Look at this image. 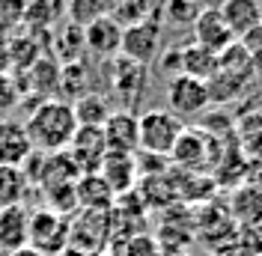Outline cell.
<instances>
[{"label":"cell","mask_w":262,"mask_h":256,"mask_svg":"<svg viewBox=\"0 0 262 256\" xmlns=\"http://www.w3.org/2000/svg\"><path fill=\"white\" fill-rule=\"evenodd\" d=\"M9 69V36L0 33V72Z\"/></svg>","instance_id":"cell-29"},{"label":"cell","mask_w":262,"mask_h":256,"mask_svg":"<svg viewBox=\"0 0 262 256\" xmlns=\"http://www.w3.org/2000/svg\"><path fill=\"white\" fill-rule=\"evenodd\" d=\"M98 176L107 182V188L119 197V194H131L134 182H137V164H134V155H116V152H107L101 167H98Z\"/></svg>","instance_id":"cell-14"},{"label":"cell","mask_w":262,"mask_h":256,"mask_svg":"<svg viewBox=\"0 0 262 256\" xmlns=\"http://www.w3.org/2000/svg\"><path fill=\"white\" fill-rule=\"evenodd\" d=\"M9 256H39L36 250H30V247H24V250H18V253H9Z\"/></svg>","instance_id":"cell-32"},{"label":"cell","mask_w":262,"mask_h":256,"mask_svg":"<svg viewBox=\"0 0 262 256\" xmlns=\"http://www.w3.org/2000/svg\"><path fill=\"white\" fill-rule=\"evenodd\" d=\"M27 137L33 143V152L42 155H54V152H66L75 131H78V119L69 101L51 98V101H39L27 116Z\"/></svg>","instance_id":"cell-1"},{"label":"cell","mask_w":262,"mask_h":256,"mask_svg":"<svg viewBox=\"0 0 262 256\" xmlns=\"http://www.w3.org/2000/svg\"><path fill=\"white\" fill-rule=\"evenodd\" d=\"M66 15V0H27L24 27L27 30H54V24Z\"/></svg>","instance_id":"cell-19"},{"label":"cell","mask_w":262,"mask_h":256,"mask_svg":"<svg viewBox=\"0 0 262 256\" xmlns=\"http://www.w3.org/2000/svg\"><path fill=\"white\" fill-rule=\"evenodd\" d=\"M182 131H185V122H182L176 113L152 108V111L137 116V143H140L137 152L167 158L173 152L176 140L182 137Z\"/></svg>","instance_id":"cell-2"},{"label":"cell","mask_w":262,"mask_h":256,"mask_svg":"<svg viewBox=\"0 0 262 256\" xmlns=\"http://www.w3.org/2000/svg\"><path fill=\"white\" fill-rule=\"evenodd\" d=\"M214 72H217V54L200 48L196 42L179 48V75H188V78H196V80L209 83L214 78Z\"/></svg>","instance_id":"cell-16"},{"label":"cell","mask_w":262,"mask_h":256,"mask_svg":"<svg viewBox=\"0 0 262 256\" xmlns=\"http://www.w3.org/2000/svg\"><path fill=\"white\" fill-rule=\"evenodd\" d=\"M18 98H21L18 80L9 72H0V119H6V113L18 104Z\"/></svg>","instance_id":"cell-27"},{"label":"cell","mask_w":262,"mask_h":256,"mask_svg":"<svg viewBox=\"0 0 262 256\" xmlns=\"http://www.w3.org/2000/svg\"><path fill=\"white\" fill-rule=\"evenodd\" d=\"M203 6L196 0H164V21L170 27H194Z\"/></svg>","instance_id":"cell-24"},{"label":"cell","mask_w":262,"mask_h":256,"mask_svg":"<svg viewBox=\"0 0 262 256\" xmlns=\"http://www.w3.org/2000/svg\"><path fill=\"white\" fill-rule=\"evenodd\" d=\"M83 45L98 60H114L122 51V24L111 15H101L90 27H83Z\"/></svg>","instance_id":"cell-9"},{"label":"cell","mask_w":262,"mask_h":256,"mask_svg":"<svg viewBox=\"0 0 262 256\" xmlns=\"http://www.w3.org/2000/svg\"><path fill=\"white\" fill-rule=\"evenodd\" d=\"M48 51H54V60L60 66L78 63L81 60V51H86V45H83V30L75 27V24H69V21H66L63 27H54L51 30V48Z\"/></svg>","instance_id":"cell-17"},{"label":"cell","mask_w":262,"mask_h":256,"mask_svg":"<svg viewBox=\"0 0 262 256\" xmlns=\"http://www.w3.org/2000/svg\"><path fill=\"white\" fill-rule=\"evenodd\" d=\"M27 191H30V182L21 167H0V208L21 206Z\"/></svg>","instance_id":"cell-21"},{"label":"cell","mask_w":262,"mask_h":256,"mask_svg":"<svg viewBox=\"0 0 262 256\" xmlns=\"http://www.w3.org/2000/svg\"><path fill=\"white\" fill-rule=\"evenodd\" d=\"M72 111L78 119V128H101L111 116V101L101 93H83L72 101Z\"/></svg>","instance_id":"cell-18"},{"label":"cell","mask_w":262,"mask_h":256,"mask_svg":"<svg viewBox=\"0 0 262 256\" xmlns=\"http://www.w3.org/2000/svg\"><path fill=\"white\" fill-rule=\"evenodd\" d=\"M75 197H78V208H83V211H111L116 203V194L107 188V182L98 173H86L78 179Z\"/></svg>","instance_id":"cell-15"},{"label":"cell","mask_w":262,"mask_h":256,"mask_svg":"<svg viewBox=\"0 0 262 256\" xmlns=\"http://www.w3.org/2000/svg\"><path fill=\"white\" fill-rule=\"evenodd\" d=\"M69 229H72V218L57 215L51 208H36V211H30L27 247L36 250L39 256H60L69 247Z\"/></svg>","instance_id":"cell-3"},{"label":"cell","mask_w":262,"mask_h":256,"mask_svg":"<svg viewBox=\"0 0 262 256\" xmlns=\"http://www.w3.org/2000/svg\"><path fill=\"white\" fill-rule=\"evenodd\" d=\"M101 134H104V143H107V152H116V155H137V113L134 111H111L107 122L101 125Z\"/></svg>","instance_id":"cell-8"},{"label":"cell","mask_w":262,"mask_h":256,"mask_svg":"<svg viewBox=\"0 0 262 256\" xmlns=\"http://www.w3.org/2000/svg\"><path fill=\"white\" fill-rule=\"evenodd\" d=\"M217 9L227 21L229 33L235 36V42L262 24V0H221Z\"/></svg>","instance_id":"cell-13"},{"label":"cell","mask_w":262,"mask_h":256,"mask_svg":"<svg viewBox=\"0 0 262 256\" xmlns=\"http://www.w3.org/2000/svg\"><path fill=\"white\" fill-rule=\"evenodd\" d=\"M191 30H194V42H196V45H200V48H206V51H212V54H224V51L235 42V36L229 33L227 21H224V15H221V9H217V6L203 9Z\"/></svg>","instance_id":"cell-10"},{"label":"cell","mask_w":262,"mask_h":256,"mask_svg":"<svg viewBox=\"0 0 262 256\" xmlns=\"http://www.w3.org/2000/svg\"><path fill=\"white\" fill-rule=\"evenodd\" d=\"M33 155L27 128L18 119H0V167H24Z\"/></svg>","instance_id":"cell-11"},{"label":"cell","mask_w":262,"mask_h":256,"mask_svg":"<svg viewBox=\"0 0 262 256\" xmlns=\"http://www.w3.org/2000/svg\"><path fill=\"white\" fill-rule=\"evenodd\" d=\"M256 256H262V253H256Z\"/></svg>","instance_id":"cell-33"},{"label":"cell","mask_w":262,"mask_h":256,"mask_svg":"<svg viewBox=\"0 0 262 256\" xmlns=\"http://www.w3.org/2000/svg\"><path fill=\"white\" fill-rule=\"evenodd\" d=\"M232 215L235 221H242L247 226L262 224V191L259 188H245L232 197Z\"/></svg>","instance_id":"cell-23"},{"label":"cell","mask_w":262,"mask_h":256,"mask_svg":"<svg viewBox=\"0 0 262 256\" xmlns=\"http://www.w3.org/2000/svg\"><path fill=\"white\" fill-rule=\"evenodd\" d=\"M104 15L101 12V6H98L96 0H66V18H69V24H75V27H90L93 21Z\"/></svg>","instance_id":"cell-25"},{"label":"cell","mask_w":262,"mask_h":256,"mask_svg":"<svg viewBox=\"0 0 262 256\" xmlns=\"http://www.w3.org/2000/svg\"><path fill=\"white\" fill-rule=\"evenodd\" d=\"M66 152H69V158L75 161V167L81 170V176L98 173L101 161L107 155V143H104L101 128H78Z\"/></svg>","instance_id":"cell-7"},{"label":"cell","mask_w":262,"mask_h":256,"mask_svg":"<svg viewBox=\"0 0 262 256\" xmlns=\"http://www.w3.org/2000/svg\"><path fill=\"white\" fill-rule=\"evenodd\" d=\"M98 6H101V12H104V15H114L116 9H119V3H122V0H96Z\"/></svg>","instance_id":"cell-30"},{"label":"cell","mask_w":262,"mask_h":256,"mask_svg":"<svg viewBox=\"0 0 262 256\" xmlns=\"http://www.w3.org/2000/svg\"><path fill=\"white\" fill-rule=\"evenodd\" d=\"M170 158L176 164H182V167H200L206 161V137H203V131L185 128L182 137L176 140V146H173V152H170Z\"/></svg>","instance_id":"cell-20"},{"label":"cell","mask_w":262,"mask_h":256,"mask_svg":"<svg viewBox=\"0 0 262 256\" xmlns=\"http://www.w3.org/2000/svg\"><path fill=\"white\" fill-rule=\"evenodd\" d=\"M24 9H27V0H0V33L3 36L24 27Z\"/></svg>","instance_id":"cell-26"},{"label":"cell","mask_w":262,"mask_h":256,"mask_svg":"<svg viewBox=\"0 0 262 256\" xmlns=\"http://www.w3.org/2000/svg\"><path fill=\"white\" fill-rule=\"evenodd\" d=\"M125 60L131 63L146 66L161 54V27L155 18H146V21H137L131 27H122V51H119Z\"/></svg>","instance_id":"cell-5"},{"label":"cell","mask_w":262,"mask_h":256,"mask_svg":"<svg viewBox=\"0 0 262 256\" xmlns=\"http://www.w3.org/2000/svg\"><path fill=\"white\" fill-rule=\"evenodd\" d=\"M90 87V72H86V66H83V60H78V63H66L60 66V101H66V98H81L83 93H90L86 90ZM69 101V104H72Z\"/></svg>","instance_id":"cell-22"},{"label":"cell","mask_w":262,"mask_h":256,"mask_svg":"<svg viewBox=\"0 0 262 256\" xmlns=\"http://www.w3.org/2000/svg\"><path fill=\"white\" fill-rule=\"evenodd\" d=\"M238 42L247 48L250 57H253V54H262V24H259V27H253V30L247 33L245 39H238Z\"/></svg>","instance_id":"cell-28"},{"label":"cell","mask_w":262,"mask_h":256,"mask_svg":"<svg viewBox=\"0 0 262 256\" xmlns=\"http://www.w3.org/2000/svg\"><path fill=\"white\" fill-rule=\"evenodd\" d=\"M111 90H114L119 101H125V111H131V104H137L143 90H146V66L131 63L122 54L111 60Z\"/></svg>","instance_id":"cell-6"},{"label":"cell","mask_w":262,"mask_h":256,"mask_svg":"<svg viewBox=\"0 0 262 256\" xmlns=\"http://www.w3.org/2000/svg\"><path fill=\"white\" fill-rule=\"evenodd\" d=\"M167 104H170V113H176L179 119L182 116H200L212 104L209 83L188 78V75H176L167 80Z\"/></svg>","instance_id":"cell-4"},{"label":"cell","mask_w":262,"mask_h":256,"mask_svg":"<svg viewBox=\"0 0 262 256\" xmlns=\"http://www.w3.org/2000/svg\"><path fill=\"white\" fill-rule=\"evenodd\" d=\"M203 9H209V6H221V0H196Z\"/></svg>","instance_id":"cell-31"},{"label":"cell","mask_w":262,"mask_h":256,"mask_svg":"<svg viewBox=\"0 0 262 256\" xmlns=\"http://www.w3.org/2000/svg\"><path fill=\"white\" fill-rule=\"evenodd\" d=\"M30 239V211L21 206L0 208V253L9 256L27 247Z\"/></svg>","instance_id":"cell-12"}]
</instances>
